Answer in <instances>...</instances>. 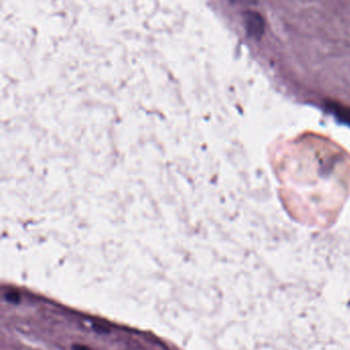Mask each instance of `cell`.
Wrapping results in <instances>:
<instances>
[{"mask_svg": "<svg viewBox=\"0 0 350 350\" xmlns=\"http://www.w3.org/2000/svg\"><path fill=\"white\" fill-rule=\"evenodd\" d=\"M243 21L250 36L257 40L261 39L265 31V24L262 15L256 11H247L243 14Z\"/></svg>", "mask_w": 350, "mask_h": 350, "instance_id": "cell-1", "label": "cell"}, {"mask_svg": "<svg viewBox=\"0 0 350 350\" xmlns=\"http://www.w3.org/2000/svg\"><path fill=\"white\" fill-rule=\"evenodd\" d=\"M73 350H91L88 346L85 345H80V344H76L73 346Z\"/></svg>", "mask_w": 350, "mask_h": 350, "instance_id": "cell-4", "label": "cell"}, {"mask_svg": "<svg viewBox=\"0 0 350 350\" xmlns=\"http://www.w3.org/2000/svg\"><path fill=\"white\" fill-rule=\"evenodd\" d=\"M329 108L332 110V112L336 114L337 117H339L341 120L350 124V109H346L343 106L335 105V104H331V106Z\"/></svg>", "mask_w": 350, "mask_h": 350, "instance_id": "cell-2", "label": "cell"}, {"mask_svg": "<svg viewBox=\"0 0 350 350\" xmlns=\"http://www.w3.org/2000/svg\"><path fill=\"white\" fill-rule=\"evenodd\" d=\"M6 299L7 301H9L10 303H13V304H18L21 300V296L18 292H9L7 295H6Z\"/></svg>", "mask_w": 350, "mask_h": 350, "instance_id": "cell-3", "label": "cell"}]
</instances>
